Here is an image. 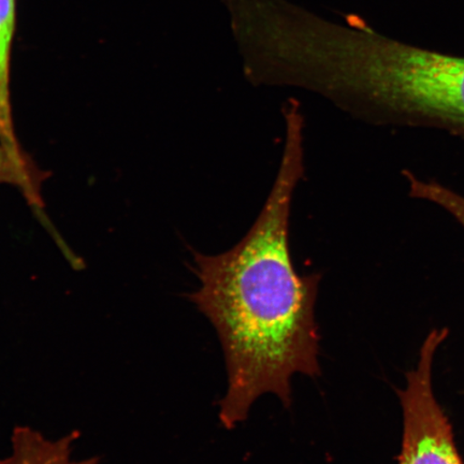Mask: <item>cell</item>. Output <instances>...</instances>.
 Returning a JSON list of instances; mask_svg holds the SVG:
<instances>
[{"instance_id": "cell-3", "label": "cell", "mask_w": 464, "mask_h": 464, "mask_svg": "<svg viewBox=\"0 0 464 464\" xmlns=\"http://www.w3.org/2000/svg\"><path fill=\"white\" fill-rule=\"evenodd\" d=\"M449 329H433L423 341L419 363L406 373V387L397 391L403 410L402 449L398 464H464L448 415L434 396L435 352Z\"/></svg>"}, {"instance_id": "cell-5", "label": "cell", "mask_w": 464, "mask_h": 464, "mask_svg": "<svg viewBox=\"0 0 464 464\" xmlns=\"http://www.w3.org/2000/svg\"><path fill=\"white\" fill-rule=\"evenodd\" d=\"M15 29V0H0V141L19 158L29 156L22 149L14 123L11 102V53Z\"/></svg>"}, {"instance_id": "cell-7", "label": "cell", "mask_w": 464, "mask_h": 464, "mask_svg": "<svg viewBox=\"0 0 464 464\" xmlns=\"http://www.w3.org/2000/svg\"><path fill=\"white\" fill-rule=\"evenodd\" d=\"M403 174L408 179L411 197L430 201L444 208L464 228V196L438 182L425 181L417 178L410 171H404Z\"/></svg>"}, {"instance_id": "cell-1", "label": "cell", "mask_w": 464, "mask_h": 464, "mask_svg": "<svg viewBox=\"0 0 464 464\" xmlns=\"http://www.w3.org/2000/svg\"><path fill=\"white\" fill-rule=\"evenodd\" d=\"M285 138L268 198L246 235L228 251L193 253L200 287L188 295L217 329L228 373L219 420L231 430L264 393L292 405L295 373L321 375L315 322L319 274L300 275L289 245L294 194L304 176V116L283 109Z\"/></svg>"}, {"instance_id": "cell-6", "label": "cell", "mask_w": 464, "mask_h": 464, "mask_svg": "<svg viewBox=\"0 0 464 464\" xmlns=\"http://www.w3.org/2000/svg\"><path fill=\"white\" fill-rule=\"evenodd\" d=\"M48 177L49 173L39 169L31 158H19L0 141V185L14 187L29 206L42 208V189Z\"/></svg>"}, {"instance_id": "cell-4", "label": "cell", "mask_w": 464, "mask_h": 464, "mask_svg": "<svg viewBox=\"0 0 464 464\" xmlns=\"http://www.w3.org/2000/svg\"><path fill=\"white\" fill-rule=\"evenodd\" d=\"M79 437L80 433L73 431L52 440L32 428L17 426L11 437L13 452L0 459V464H100V457L72 459L73 443Z\"/></svg>"}, {"instance_id": "cell-2", "label": "cell", "mask_w": 464, "mask_h": 464, "mask_svg": "<svg viewBox=\"0 0 464 464\" xmlns=\"http://www.w3.org/2000/svg\"><path fill=\"white\" fill-rule=\"evenodd\" d=\"M332 84L342 111L369 124L464 135V57L404 44L358 22L336 44Z\"/></svg>"}]
</instances>
